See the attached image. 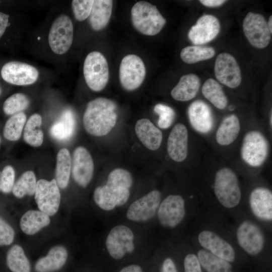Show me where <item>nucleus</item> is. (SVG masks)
Listing matches in <instances>:
<instances>
[{"instance_id":"f257e3e1","label":"nucleus","mask_w":272,"mask_h":272,"mask_svg":"<svg viewBox=\"0 0 272 272\" xmlns=\"http://www.w3.org/2000/svg\"><path fill=\"white\" fill-rule=\"evenodd\" d=\"M116 105L109 99L99 97L90 101L83 116V124L90 134L101 137L107 134L115 125Z\"/></svg>"},{"instance_id":"f03ea898","label":"nucleus","mask_w":272,"mask_h":272,"mask_svg":"<svg viewBox=\"0 0 272 272\" xmlns=\"http://www.w3.org/2000/svg\"><path fill=\"white\" fill-rule=\"evenodd\" d=\"M131 18L134 28L148 36L158 34L166 23L156 6L142 1L138 2L132 7Z\"/></svg>"},{"instance_id":"7ed1b4c3","label":"nucleus","mask_w":272,"mask_h":272,"mask_svg":"<svg viewBox=\"0 0 272 272\" xmlns=\"http://www.w3.org/2000/svg\"><path fill=\"white\" fill-rule=\"evenodd\" d=\"M214 192L220 202L225 207L237 206L241 198V192L235 173L224 167L216 173L214 184Z\"/></svg>"},{"instance_id":"20e7f679","label":"nucleus","mask_w":272,"mask_h":272,"mask_svg":"<svg viewBox=\"0 0 272 272\" xmlns=\"http://www.w3.org/2000/svg\"><path fill=\"white\" fill-rule=\"evenodd\" d=\"M83 74L87 85L92 90H102L109 76L108 63L104 56L97 51L89 53L84 61Z\"/></svg>"},{"instance_id":"39448f33","label":"nucleus","mask_w":272,"mask_h":272,"mask_svg":"<svg viewBox=\"0 0 272 272\" xmlns=\"http://www.w3.org/2000/svg\"><path fill=\"white\" fill-rule=\"evenodd\" d=\"M268 149V143L265 137L258 131H250L244 137L241 156L249 165L258 167L265 162Z\"/></svg>"},{"instance_id":"423d86ee","label":"nucleus","mask_w":272,"mask_h":272,"mask_svg":"<svg viewBox=\"0 0 272 272\" xmlns=\"http://www.w3.org/2000/svg\"><path fill=\"white\" fill-rule=\"evenodd\" d=\"M74 36L73 24L71 18L61 14L53 21L48 34V43L52 51L63 54L70 48Z\"/></svg>"},{"instance_id":"0eeeda50","label":"nucleus","mask_w":272,"mask_h":272,"mask_svg":"<svg viewBox=\"0 0 272 272\" xmlns=\"http://www.w3.org/2000/svg\"><path fill=\"white\" fill-rule=\"evenodd\" d=\"M134 236L128 227L118 225L113 227L107 236L105 245L110 256L119 260L135 249Z\"/></svg>"},{"instance_id":"6e6552de","label":"nucleus","mask_w":272,"mask_h":272,"mask_svg":"<svg viewBox=\"0 0 272 272\" xmlns=\"http://www.w3.org/2000/svg\"><path fill=\"white\" fill-rule=\"evenodd\" d=\"M129 196V188L107 181L105 185L99 186L95 188L93 199L100 208L110 211L125 204Z\"/></svg>"},{"instance_id":"1a4fd4ad","label":"nucleus","mask_w":272,"mask_h":272,"mask_svg":"<svg viewBox=\"0 0 272 272\" xmlns=\"http://www.w3.org/2000/svg\"><path fill=\"white\" fill-rule=\"evenodd\" d=\"M242 27L245 37L254 47L262 49L269 44L271 33L262 15L248 13L243 20Z\"/></svg>"},{"instance_id":"9d476101","label":"nucleus","mask_w":272,"mask_h":272,"mask_svg":"<svg viewBox=\"0 0 272 272\" xmlns=\"http://www.w3.org/2000/svg\"><path fill=\"white\" fill-rule=\"evenodd\" d=\"M146 68L142 59L138 55L128 54L120 63L119 77L120 84L128 91L139 88L144 81Z\"/></svg>"},{"instance_id":"9b49d317","label":"nucleus","mask_w":272,"mask_h":272,"mask_svg":"<svg viewBox=\"0 0 272 272\" xmlns=\"http://www.w3.org/2000/svg\"><path fill=\"white\" fill-rule=\"evenodd\" d=\"M34 194L40 211L49 216L57 213L60 203V193L55 179L51 181L39 180Z\"/></svg>"},{"instance_id":"f8f14e48","label":"nucleus","mask_w":272,"mask_h":272,"mask_svg":"<svg viewBox=\"0 0 272 272\" xmlns=\"http://www.w3.org/2000/svg\"><path fill=\"white\" fill-rule=\"evenodd\" d=\"M161 194L153 190L133 201L126 212L127 218L133 222H145L154 217L161 203Z\"/></svg>"},{"instance_id":"ddd939ff","label":"nucleus","mask_w":272,"mask_h":272,"mask_svg":"<svg viewBox=\"0 0 272 272\" xmlns=\"http://www.w3.org/2000/svg\"><path fill=\"white\" fill-rule=\"evenodd\" d=\"M160 224L167 228H173L183 220L185 214V202L177 194L167 196L160 204L157 212Z\"/></svg>"},{"instance_id":"4468645a","label":"nucleus","mask_w":272,"mask_h":272,"mask_svg":"<svg viewBox=\"0 0 272 272\" xmlns=\"http://www.w3.org/2000/svg\"><path fill=\"white\" fill-rule=\"evenodd\" d=\"M217 79L230 88L239 86L242 77L240 67L235 57L231 54L223 52L217 57L214 66Z\"/></svg>"},{"instance_id":"2eb2a0df","label":"nucleus","mask_w":272,"mask_h":272,"mask_svg":"<svg viewBox=\"0 0 272 272\" xmlns=\"http://www.w3.org/2000/svg\"><path fill=\"white\" fill-rule=\"evenodd\" d=\"M1 76L8 83L25 86L34 83L38 78L39 72L33 65L12 61L4 65L1 70Z\"/></svg>"},{"instance_id":"dca6fc26","label":"nucleus","mask_w":272,"mask_h":272,"mask_svg":"<svg viewBox=\"0 0 272 272\" xmlns=\"http://www.w3.org/2000/svg\"><path fill=\"white\" fill-rule=\"evenodd\" d=\"M236 235L239 244L248 254L255 255L262 251L264 236L259 228L253 222H243L237 230Z\"/></svg>"},{"instance_id":"f3484780","label":"nucleus","mask_w":272,"mask_h":272,"mask_svg":"<svg viewBox=\"0 0 272 272\" xmlns=\"http://www.w3.org/2000/svg\"><path fill=\"white\" fill-rule=\"evenodd\" d=\"M72 172L75 182L83 187L91 181L94 172V163L91 155L84 147H77L72 160Z\"/></svg>"},{"instance_id":"a211bd4d","label":"nucleus","mask_w":272,"mask_h":272,"mask_svg":"<svg viewBox=\"0 0 272 272\" xmlns=\"http://www.w3.org/2000/svg\"><path fill=\"white\" fill-rule=\"evenodd\" d=\"M220 30V23L218 19L212 15H205L190 28L188 37L195 45L205 44L215 38Z\"/></svg>"},{"instance_id":"6ab92c4d","label":"nucleus","mask_w":272,"mask_h":272,"mask_svg":"<svg viewBox=\"0 0 272 272\" xmlns=\"http://www.w3.org/2000/svg\"><path fill=\"white\" fill-rule=\"evenodd\" d=\"M200 245L213 254L228 262H233L235 254L233 248L215 233L208 230L201 232L198 236Z\"/></svg>"},{"instance_id":"aec40b11","label":"nucleus","mask_w":272,"mask_h":272,"mask_svg":"<svg viewBox=\"0 0 272 272\" xmlns=\"http://www.w3.org/2000/svg\"><path fill=\"white\" fill-rule=\"evenodd\" d=\"M188 130L181 123L175 125L170 132L167 141V152L174 161H184L188 152Z\"/></svg>"},{"instance_id":"412c9836","label":"nucleus","mask_w":272,"mask_h":272,"mask_svg":"<svg viewBox=\"0 0 272 272\" xmlns=\"http://www.w3.org/2000/svg\"><path fill=\"white\" fill-rule=\"evenodd\" d=\"M188 116L190 124L197 131L207 133L214 125V118L210 107L203 101L196 100L188 109Z\"/></svg>"},{"instance_id":"4be33fe9","label":"nucleus","mask_w":272,"mask_h":272,"mask_svg":"<svg viewBox=\"0 0 272 272\" xmlns=\"http://www.w3.org/2000/svg\"><path fill=\"white\" fill-rule=\"evenodd\" d=\"M249 204L256 217L263 220H271L272 193L270 190L264 187L254 189L250 194Z\"/></svg>"},{"instance_id":"5701e85b","label":"nucleus","mask_w":272,"mask_h":272,"mask_svg":"<svg viewBox=\"0 0 272 272\" xmlns=\"http://www.w3.org/2000/svg\"><path fill=\"white\" fill-rule=\"evenodd\" d=\"M135 133L142 143L148 149L155 151L162 141V133L149 119L142 118L136 122Z\"/></svg>"},{"instance_id":"b1692460","label":"nucleus","mask_w":272,"mask_h":272,"mask_svg":"<svg viewBox=\"0 0 272 272\" xmlns=\"http://www.w3.org/2000/svg\"><path fill=\"white\" fill-rule=\"evenodd\" d=\"M76 127V118L71 109H65L50 128V134L58 141L69 140L74 135Z\"/></svg>"},{"instance_id":"393cba45","label":"nucleus","mask_w":272,"mask_h":272,"mask_svg":"<svg viewBox=\"0 0 272 272\" xmlns=\"http://www.w3.org/2000/svg\"><path fill=\"white\" fill-rule=\"evenodd\" d=\"M67 258L66 248L61 245L52 247L47 255L39 258L36 262L37 272H53L59 269L65 264Z\"/></svg>"},{"instance_id":"a878e982","label":"nucleus","mask_w":272,"mask_h":272,"mask_svg":"<svg viewBox=\"0 0 272 272\" xmlns=\"http://www.w3.org/2000/svg\"><path fill=\"white\" fill-rule=\"evenodd\" d=\"M200 82L197 76L189 74L182 76L171 92L172 98L179 101H187L196 96Z\"/></svg>"},{"instance_id":"bb28decb","label":"nucleus","mask_w":272,"mask_h":272,"mask_svg":"<svg viewBox=\"0 0 272 272\" xmlns=\"http://www.w3.org/2000/svg\"><path fill=\"white\" fill-rule=\"evenodd\" d=\"M113 6L111 0L94 1L89 21L91 28L99 31L105 28L110 19Z\"/></svg>"},{"instance_id":"cd10ccee","label":"nucleus","mask_w":272,"mask_h":272,"mask_svg":"<svg viewBox=\"0 0 272 272\" xmlns=\"http://www.w3.org/2000/svg\"><path fill=\"white\" fill-rule=\"evenodd\" d=\"M240 130V123L234 114L225 118L217 129L216 134L217 142L221 146H228L237 139Z\"/></svg>"},{"instance_id":"c85d7f7f","label":"nucleus","mask_w":272,"mask_h":272,"mask_svg":"<svg viewBox=\"0 0 272 272\" xmlns=\"http://www.w3.org/2000/svg\"><path fill=\"white\" fill-rule=\"evenodd\" d=\"M50 222L49 216L38 210H29L21 217L20 226L22 231L27 235L36 234Z\"/></svg>"},{"instance_id":"c756f323","label":"nucleus","mask_w":272,"mask_h":272,"mask_svg":"<svg viewBox=\"0 0 272 272\" xmlns=\"http://www.w3.org/2000/svg\"><path fill=\"white\" fill-rule=\"evenodd\" d=\"M72 170V159L69 151L60 149L57 154L55 180L59 188H65L69 184Z\"/></svg>"},{"instance_id":"7c9ffc66","label":"nucleus","mask_w":272,"mask_h":272,"mask_svg":"<svg viewBox=\"0 0 272 272\" xmlns=\"http://www.w3.org/2000/svg\"><path fill=\"white\" fill-rule=\"evenodd\" d=\"M203 96L214 106L219 109H224L228 104V99L220 84L215 80H207L202 86Z\"/></svg>"},{"instance_id":"2f4dec72","label":"nucleus","mask_w":272,"mask_h":272,"mask_svg":"<svg viewBox=\"0 0 272 272\" xmlns=\"http://www.w3.org/2000/svg\"><path fill=\"white\" fill-rule=\"evenodd\" d=\"M42 117L38 113L32 115L27 120L24 127L23 138L28 145L38 147L43 141V133L40 128Z\"/></svg>"},{"instance_id":"473e14b6","label":"nucleus","mask_w":272,"mask_h":272,"mask_svg":"<svg viewBox=\"0 0 272 272\" xmlns=\"http://www.w3.org/2000/svg\"><path fill=\"white\" fill-rule=\"evenodd\" d=\"M6 263L12 272H30L29 261L20 245H15L8 250Z\"/></svg>"},{"instance_id":"72a5a7b5","label":"nucleus","mask_w":272,"mask_h":272,"mask_svg":"<svg viewBox=\"0 0 272 272\" xmlns=\"http://www.w3.org/2000/svg\"><path fill=\"white\" fill-rule=\"evenodd\" d=\"M197 258L207 272H232L229 262L206 250H200Z\"/></svg>"},{"instance_id":"f704fd0d","label":"nucleus","mask_w":272,"mask_h":272,"mask_svg":"<svg viewBox=\"0 0 272 272\" xmlns=\"http://www.w3.org/2000/svg\"><path fill=\"white\" fill-rule=\"evenodd\" d=\"M215 50L212 47L198 45L188 46L183 48L180 52V57L185 63L193 64L199 61L212 58Z\"/></svg>"},{"instance_id":"c9c22d12","label":"nucleus","mask_w":272,"mask_h":272,"mask_svg":"<svg viewBox=\"0 0 272 272\" xmlns=\"http://www.w3.org/2000/svg\"><path fill=\"white\" fill-rule=\"evenodd\" d=\"M37 181L35 175L32 171L23 173L14 183L12 189L13 194L17 198H22L26 195L35 194Z\"/></svg>"},{"instance_id":"e433bc0d","label":"nucleus","mask_w":272,"mask_h":272,"mask_svg":"<svg viewBox=\"0 0 272 272\" xmlns=\"http://www.w3.org/2000/svg\"><path fill=\"white\" fill-rule=\"evenodd\" d=\"M26 121V114L20 112L12 115L7 121L3 130L4 137L10 141H16L21 137Z\"/></svg>"},{"instance_id":"4c0bfd02","label":"nucleus","mask_w":272,"mask_h":272,"mask_svg":"<svg viewBox=\"0 0 272 272\" xmlns=\"http://www.w3.org/2000/svg\"><path fill=\"white\" fill-rule=\"evenodd\" d=\"M29 100L25 94L15 93L8 98L3 105V110L7 115H13L26 109Z\"/></svg>"},{"instance_id":"58836bf2","label":"nucleus","mask_w":272,"mask_h":272,"mask_svg":"<svg viewBox=\"0 0 272 272\" xmlns=\"http://www.w3.org/2000/svg\"><path fill=\"white\" fill-rule=\"evenodd\" d=\"M154 110L159 116L158 121L159 127L162 129L169 127L175 118V113L174 110L167 105L160 103L156 104Z\"/></svg>"},{"instance_id":"ea45409f","label":"nucleus","mask_w":272,"mask_h":272,"mask_svg":"<svg viewBox=\"0 0 272 272\" xmlns=\"http://www.w3.org/2000/svg\"><path fill=\"white\" fill-rule=\"evenodd\" d=\"M93 0H74L72 2V7L76 19L83 21L90 15Z\"/></svg>"},{"instance_id":"a19ab883","label":"nucleus","mask_w":272,"mask_h":272,"mask_svg":"<svg viewBox=\"0 0 272 272\" xmlns=\"http://www.w3.org/2000/svg\"><path fill=\"white\" fill-rule=\"evenodd\" d=\"M15 173L10 165L5 166L0 171V191L4 193L10 192L14 185Z\"/></svg>"},{"instance_id":"79ce46f5","label":"nucleus","mask_w":272,"mask_h":272,"mask_svg":"<svg viewBox=\"0 0 272 272\" xmlns=\"http://www.w3.org/2000/svg\"><path fill=\"white\" fill-rule=\"evenodd\" d=\"M14 237L15 232L13 228L0 217V246L11 244Z\"/></svg>"},{"instance_id":"37998d69","label":"nucleus","mask_w":272,"mask_h":272,"mask_svg":"<svg viewBox=\"0 0 272 272\" xmlns=\"http://www.w3.org/2000/svg\"><path fill=\"white\" fill-rule=\"evenodd\" d=\"M184 272H201L197 257L194 254H187L184 260Z\"/></svg>"},{"instance_id":"c03bdc74","label":"nucleus","mask_w":272,"mask_h":272,"mask_svg":"<svg viewBox=\"0 0 272 272\" xmlns=\"http://www.w3.org/2000/svg\"><path fill=\"white\" fill-rule=\"evenodd\" d=\"M160 272H177L174 261L170 258H166L162 264Z\"/></svg>"},{"instance_id":"a18cd8bd","label":"nucleus","mask_w":272,"mask_h":272,"mask_svg":"<svg viewBox=\"0 0 272 272\" xmlns=\"http://www.w3.org/2000/svg\"><path fill=\"white\" fill-rule=\"evenodd\" d=\"M9 15L0 12V38L5 33L9 24Z\"/></svg>"},{"instance_id":"49530a36","label":"nucleus","mask_w":272,"mask_h":272,"mask_svg":"<svg viewBox=\"0 0 272 272\" xmlns=\"http://www.w3.org/2000/svg\"><path fill=\"white\" fill-rule=\"evenodd\" d=\"M226 1L225 0H200L199 2L207 7H218L223 5Z\"/></svg>"},{"instance_id":"de8ad7c7","label":"nucleus","mask_w":272,"mask_h":272,"mask_svg":"<svg viewBox=\"0 0 272 272\" xmlns=\"http://www.w3.org/2000/svg\"><path fill=\"white\" fill-rule=\"evenodd\" d=\"M119 272H143V270L140 265L133 264L124 266Z\"/></svg>"},{"instance_id":"09e8293b","label":"nucleus","mask_w":272,"mask_h":272,"mask_svg":"<svg viewBox=\"0 0 272 272\" xmlns=\"http://www.w3.org/2000/svg\"><path fill=\"white\" fill-rule=\"evenodd\" d=\"M267 25L269 29V31L270 33H272V16L271 15L269 17L268 19Z\"/></svg>"},{"instance_id":"8fccbe9b","label":"nucleus","mask_w":272,"mask_h":272,"mask_svg":"<svg viewBox=\"0 0 272 272\" xmlns=\"http://www.w3.org/2000/svg\"><path fill=\"white\" fill-rule=\"evenodd\" d=\"M271 117H272V114H271V111L270 112V119H269V122L270 123V125L271 126V124H272V120H271Z\"/></svg>"},{"instance_id":"3c124183","label":"nucleus","mask_w":272,"mask_h":272,"mask_svg":"<svg viewBox=\"0 0 272 272\" xmlns=\"http://www.w3.org/2000/svg\"><path fill=\"white\" fill-rule=\"evenodd\" d=\"M0 143H1V139H0Z\"/></svg>"},{"instance_id":"603ef678","label":"nucleus","mask_w":272,"mask_h":272,"mask_svg":"<svg viewBox=\"0 0 272 272\" xmlns=\"http://www.w3.org/2000/svg\"><path fill=\"white\" fill-rule=\"evenodd\" d=\"M0 93H1V90H0Z\"/></svg>"}]
</instances>
